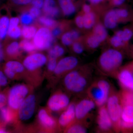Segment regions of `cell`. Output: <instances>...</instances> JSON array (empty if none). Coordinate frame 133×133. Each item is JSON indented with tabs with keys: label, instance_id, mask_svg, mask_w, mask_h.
Returning <instances> with one entry per match:
<instances>
[{
	"label": "cell",
	"instance_id": "cell-1",
	"mask_svg": "<svg viewBox=\"0 0 133 133\" xmlns=\"http://www.w3.org/2000/svg\"><path fill=\"white\" fill-rule=\"evenodd\" d=\"M93 73L90 66H78L61 79L64 90L70 95L81 96L85 94L93 81Z\"/></svg>",
	"mask_w": 133,
	"mask_h": 133
},
{
	"label": "cell",
	"instance_id": "cell-2",
	"mask_svg": "<svg viewBox=\"0 0 133 133\" xmlns=\"http://www.w3.org/2000/svg\"><path fill=\"white\" fill-rule=\"evenodd\" d=\"M48 58L41 52H34L26 56L23 61L25 69L24 80L34 88L40 85L44 78L42 69L48 62Z\"/></svg>",
	"mask_w": 133,
	"mask_h": 133
},
{
	"label": "cell",
	"instance_id": "cell-3",
	"mask_svg": "<svg viewBox=\"0 0 133 133\" xmlns=\"http://www.w3.org/2000/svg\"><path fill=\"white\" fill-rule=\"evenodd\" d=\"M123 59V55L118 50L109 49L100 56L98 65L101 72L104 75L115 78Z\"/></svg>",
	"mask_w": 133,
	"mask_h": 133
},
{
	"label": "cell",
	"instance_id": "cell-4",
	"mask_svg": "<svg viewBox=\"0 0 133 133\" xmlns=\"http://www.w3.org/2000/svg\"><path fill=\"white\" fill-rule=\"evenodd\" d=\"M112 87L111 85L107 79L98 78L93 81L85 94L98 108L106 104Z\"/></svg>",
	"mask_w": 133,
	"mask_h": 133
},
{
	"label": "cell",
	"instance_id": "cell-5",
	"mask_svg": "<svg viewBox=\"0 0 133 133\" xmlns=\"http://www.w3.org/2000/svg\"><path fill=\"white\" fill-rule=\"evenodd\" d=\"M106 106L111 119L115 132H120L122 107L120 101L119 92L116 91L112 86Z\"/></svg>",
	"mask_w": 133,
	"mask_h": 133
},
{
	"label": "cell",
	"instance_id": "cell-6",
	"mask_svg": "<svg viewBox=\"0 0 133 133\" xmlns=\"http://www.w3.org/2000/svg\"><path fill=\"white\" fill-rule=\"evenodd\" d=\"M34 89V87L27 83L17 84L8 89V106L18 112L22 103L29 94L33 92Z\"/></svg>",
	"mask_w": 133,
	"mask_h": 133
},
{
	"label": "cell",
	"instance_id": "cell-7",
	"mask_svg": "<svg viewBox=\"0 0 133 133\" xmlns=\"http://www.w3.org/2000/svg\"><path fill=\"white\" fill-rule=\"evenodd\" d=\"M38 132L54 133L60 132L57 119L54 117L47 108H41L37 116V124L35 127Z\"/></svg>",
	"mask_w": 133,
	"mask_h": 133
},
{
	"label": "cell",
	"instance_id": "cell-8",
	"mask_svg": "<svg viewBox=\"0 0 133 133\" xmlns=\"http://www.w3.org/2000/svg\"><path fill=\"white\" fill-rule=\"evenodd\" d=\"M79 60L76 57L69 56L61 58L58 62L56 67L51 78L52 83L61 81L66 74L78 66Z\"/></svg>",
	"mask_w": 133,
	"mask_h": 133
},
{
	"label": "cell",
	"instance_id": "cell-9",
	"mask_svg": "<svg viewBox=\"0 0 133 133\" xmlns=\"http://www.w3.org/2000/svg\"><path fill=\"white\" fill-rule=\"evenodd\" d=\"M77 101H76L75 112L76 120L90 124L88 120L92 115V113L97 107L95 102L86 94Z\"/></svg>",
	"mask_w": 133,
	"mask_h": 133
},
{
	"label": "cell",
	"instance_id": "cell-10",
	"mask_svg": "<svg viewBox=\"0 0 133 133\" xmlns=\"http://www.w3.org/2000/svg\"><path fill=\"white\" fill-rule=\"evenodd\" d=\"M70 95L64 90L58 89L51 95L47 102V108L50 112L62 113L70 103Z\"/></svg>",
	"mask_w": 133,
	"mask_h": 133
},
{
	"label": "cell",
	"instance_id": "cell-11",
	"mask_svg": "<svg viewBox=\"0 0 133 133\" xmlns=\"http://www.w3.org/2000/svg\"><path fill=\"white\" fill-rule=\"evenodd\" d=\"M98 108L96 118V130L97 132H115L111 119L108 111L106 104Z\"/></svg>",
	"mask_w": 133,
	"mask_h": 133
},
{
	"label": "cell",
	"instance_id": "cell-12",
	"mask_svg": "<svg viewBox=\"0 0 133 133\" xmlns=\"http://www.w3.org/2000/svg\"><path fill=\"white\" fill-rule=\"evenodd\" d=\"M54 38L49 29L43 27L37 31L33 37V43L37 50L49 49L52 47Z\"/></svg>",
	"mask_w": 133,
	"mask_h": 133
},
{
	"label": "cell",
	"instance_id": "cell-13",
	"mask_svg": "<svg viewBox=\"0 0 133 133\" xmlns=\"http://www.w3.org/2000/svg\"><path fill=\"white\" fill-rule=\"evenodd\" d=\"M36 99L33 92L29 94L22 103L18 110L19 124L21 121H26L31 118L35 111Z\"/></svg>",
	"mask_w": 133,
	"mask_h": 133
},
{
	"label": "cell",
	"instance_id": "cell-14",
	"mask_svg": "<svg viewBox=\"0 0 133 133\" xmlns=\"http://www.w3.org/2000/svg\"><path fill=\"white\" fill-rule=\"evenodd\" d=\"M75 105L76 101L71 102L66 109L61 113L57 119L60 132H63L66 128L76 121Z\"/></svg>",
	"mask_w": 133,
	"mask_h": 133
},
{
	"label": "cell",
	"instance_id": "cell-15",
	"mask_svg": "<svg viewBox=\"0 0 133 133\" xmlns=\"http://www.w3.org/2000/svg\"><path fill=\"white\" fill-rule=\"evenodd\" d=\"M115 78L122 89L133 92V76L127 67L119 69Z\"/></svg>",
	"mask_w": 133,
	"mask_h": 133
},
{
	"label": "cell",
	"instance_id": "cell-16",
	"mask_svg": "<svg viewBox=\"0 0 133 133\" xmlns=\"http://www.w3.org/2000/svg\"><path fill=\"white\" fill-rule=\"evenodd\" d=\"M0 118L2 123L6 125L13 124L15 127L19 126L18 112L11 109L8 106H5L0 109Z\"/></svg>",
	"mask_w": 133,
	"mask_h": 133
},
{
	"label": "cell",
	"instance_id": "cell-17",
	"mask_svg": "<svg viewBox=\"0 0 133 133\" xmlns=\"http://www.w3.org/2000/svg\"><path fill=\"white\" fill-rule=\"evenodd\" d=\"M4 66L8 68L16 74L20 79H24L26 72L23 63L16 60H9L5 63Z\"/></svg>",
	"mask_w": 133,
	"mask_h": 133
},
{
	"label": "cell",
	"instance_id": "cell-18",
	"mask_svg": "<svg viewBox=\"0 0 133 133\" xmlns=\"http://www.w3.org/2000/svg\"><path fill=\"white\" fill-rule=\"evenodd\" d=\"M119 19L116 9L111 10L105 15L104 26L107 29H112L115 28L118 25Z\"/></svg>",
	"mask_w": 133,
	"mask_h": 133
},
{
	"label": "cell",
	"instance_id": "cell-19",
	"mask_svg": "<svg viewBox=\"0 0 133 133\" xmlns=\"http://www.w3.org/2000/svg\"><path fill=\"white\" fill-rule=\"evenodd\" d=\"M90 124L76 120L66 128L63 132L65 133H86L88 131Z\"/></svg>",
	"mask_w": 133,
	"mask_h": 133
},
{
	"label": "cell",
	"instance_id": "cell-20",
	"mask_svg": "<svg viewBox=\"0 0 133 133\" xmlns=\"http://www.w3.org/2000/svg\"><path fill=\"white\" fill-rule=\"evenodd\" d=\"M21 50L19 43L14 41L7 45L4 54L6 55L8 58L15 59L21 57Z\"/></svg>",
	"mask_w": 133,
	"mask_h": 133
},
{
	"label": "cell",
	"instance_id": "cell-21",
	"mask_svg": "<svg viewBox=\"0 0 133 133\" xmlns=\"http://www.w3.org/2000/svg\"><path fill=\"white\" fill-rule=\"evenodd\" d=\"M43 12L48 16L55 17L59 14V8L56 6L55 0H44Z\"/></svg>",
	"mask_w": 133,
	"mask_h": 133
},
{
	"label": "cell",
	"instance_id": "cell-22",
	"mask_svg": "<svg viewBox=\"0 0 133 133\" xmlns=\"http://www.w3.org/2000/svg\"><path fill=\"white\" fill-rule=\"evenodd\" d=\"M60 8L65 16H69L76 12V5L73 0H58Z\"/></svg>",
	"mask_w": 133,
	"mask_h": 133
},
{
	"label": "cell",
	"instance_id": "cell-23",
	"mask_svg": "<svg viewBox=\"0 0 133 133\" xmlns=\"http://www.w3.org/2000/svg\"><path fill=\"white\" fill-rule=\"evenodd\" d=\"M79 37V32L77 30H73L64 33L61 37V41L64 45L69 46L72 45L74 41L78 39Z\"/></svg>",
	"mask_w": 133,
	"mask_h": 133
},
{
	"label": "cell",
	"instance_id": "cell-24",
	"mask_svg": "<svg viewBox=\"0 0 133 133\" xmlns=\"http://www.w3.org/2000/svg\"><path fill=\"white\" fill-rule=\"evenodd\" d=\"M119 97L122 107L133 106V92L121 89L119 91Z\"/></svg>",
	"mask_w": 133,
	"mask_h": 133
},
{
	"label": "cell",
	"instance_id": "cell-25",
	"mask_svg": "<svg viewBox=\"0 0 133 133\" xmlns=\"http://www.w3.org/2000/svg\"><path fill=\"white\" fill-rule=\"evenodd\" d=\"M10 19L7 16L0 17V41L3 40L7 36Z\"/></svg>",
	"mask_w": 133,
	"mask_h": 133
},
{
	"label": "cell",
	"instance_id": "cell-26",
	"mask_svg": "<svg viewBox=\"0 0 133 133\" xmlns=\"http://www.w3.org/2000/svg\"><path fill=\"white\" fill-rule=\"evenodd\" d=\"M65 51L61 45H55L50 48L48 52V58L58 59L64 55Z\"/></svg>",
	"mask_w": 133,
	"mask_h": 133
},
{
	"label": "cell",
	"instance_id": "cell-27",
	"mask_svg": "<svg viewBox=\"0 0 133 133\" xmlns=\"http://www.w3.org/2000/svg\"><path fill=\"white\" fill-rule=\"evenodd\" d=\"M121 120L133 123V106L126 105L122 107Z\"/></svg>",
	"mask_w": 133,
	"mask_h": 133
},
{
	"label": "cell",
	"instance_id": "cell-28",
	"mask_svg": "<svg viewBox=\"0 0 133 133\" xmlns=\"http://www.w3.org/2000/svg\"><path fill=\"white\" fill-rule=\"evenodd\" d=\"M93 35L97 37L102 42L107 37L108 32L107 28L103 24H98L94 27Z\"/></svg>",
	"mask_w": 133,
	"mask_h": 133
},
{
	"label": "cell",
	"instance_id": "cell-29",
	"mask_svg": "<svg viewBox=\"0 0 133 133\" xmlns=\"http://www.w3.org/2000/svg\"><path fill=\"white\" fill-rule=\"evenodd\" d=\"M58 59L54 58H48L46 70L44 72V77L48 79L51 78L56 67Z\"/></svg>",
	"mask_w": 133,
	"mask_h": 133
},
{
	"label": "cell",
	"instance_id": "cell-30",
	"mask_svg": "<svg viewBox=\"0 0 133 133\" xmlns=\"http://www.w3.org/2000/svg\"><path fill=\"white\" fill-rule=\"evenodd\" d=\"M37 29L35 26L30 25H24L22 29V36L25 39L30 40L33 38Z\"/></svg>",
	"mask_w": 133,
	"mask_h": 133
},
{
	"label": "cell",
	"instance_id": "cell-31",
	"mask_svg": "<svg viewBox=\"0 0 133 133\" xmlns=\"http://www.w3.org/2000/svg\"><path fill=\"white\" fill-rule=\"evenodd\" d=\"M83 19L84 28L89 29L94 26L95 22V14L92 12L84 14L83 16Z\"/></svg>",
	"mask_w": 133,
	"mask_h": 133
},
{
	"label": "cell",
	"instance_id": "cell-32",
	"mask_svg": "<svg viewBox=\"0 0 133 133\" xmlns=\"http://www.w3.org/2000/svg\"><path fill=\"white\" fill-rule=\"evenodd\" d=\"M22 35V30L19 25L10 24L7 36L13 39H18Z\"/></svg>",
	"mask_w": 133,
	"mask_h": 133
},
{
	"label": "cell",
	"instance_id": "cell-33",
	"mask_svg": "<svg viewBox=\"0 0 133 133\" xmlns=\"http://www.w3.org/2000/svg\"><path fill=\"white\" fill-rule=\"evenodd\" d=\"M21 49L25 52L32 53L35 52L36 50L33 42L29 40H23L19 43Z\"/></svg>",
	"mask_w": 133,
	"mask_h": 133
},
{
	"label": "cell",
	"instance_id": "cell-34",
	"mask_svg": "<svg viewBox=\"0 0 133 133\" xmlns=\"http://www.w3.org/2000/svg\"><path fill=\"white\" fill-rule=\"evenodd\" d=\"M38 22L46 28H52L57 24V22L52 17L49 16H41L38 18Z\"/></svg>",
	"mask_w": 133,
	"mask_h": 133
},
{
	"label": "cell",
	"instance_id": "cell-35",
	"mask_svg": "<svg viewBox=\"0 0 133 133\" xmlns=\"http://www.w3.org/2000/svg\"><path fill=\"white\" fill-rule=\"evenodd\" d=\"M87 43L89 48L94 49L97 48L102 42L97 37L92 35L88 37Z\"/></svg>",
	"mask_w": 133,
	"mask_h": 133
},
{
	"label": "cell",
	"instance_id": "cell-36",
	"mask_svg": "<svg viewBox=\"0 0 133 133\" xmlns=\"http://www.w3.org/2000/svg\"><path fill=\"white\" fill-rule=\"evenodd\" d=\"M116 33L120 36L124 42L129 41L132 38L133 35L132 31L128 29H125L124 30H119Z\"/></svg>",
	"mask_w": 133,
	"mask_h": 133
},
{
	"label": "cell",
	"instance_id": "cell-37",
	"mask_svg": "<svg viewBox=\"0 0 133 133\" xmlns=\"http://www.w3.org/2000/svg\"><path fill=\"white\" fill-rule=\"evenodd\" d=\"M110 42L112 46L115 48L121 47L124 43L120 36L117 33L111 38Z\"/></svg>",
	"mask_w": 133,
	"mask_h": 133
},
{
	"label": "cell",
	"instance_id": "cell-38",
	"mask_svg": "<svg viewBox=\"0 0 133 133\" xmlns=\"http://www.w3.org/2000/svg\"><path fill=\"white\" fill-rule=\"evenodd\" d=\"M33 17L28 12L23 13L20 17V21L22 24L24 25H30L33 23Z\"/></svg>",
	"mask_w": 133,
	"mask_h": 133
},
{
	"label": "cell",
	"instance_id": "cell-39",
	"mask_svg": "<svg viewBox=\"0 0 133 133\" xmlns=\"http://www.w3.org/2000/svg\"><path fill=\"white\" fill-rule=\"evenodd\" d=\"M120 132L124 133H133V123H129L121 120Z\"/></svg>",
	"mask_w": 133,
	"mask_h": 133
},
{
	"label": "cell",
	"instance_id": "cell-40",
	"mask_svg": "<svg viewBox=\"0 0 133 133\" xmlns=\"http://www.w3.org/2000/svg\"><path fill=\"white\" fill-rule=\"evenodd\" d=\"M8 89L0 91V109L6 106L8 104Z\"/></svg>",
	"mask_w": 133,
	"mask_h": 133
},
{
	"label": "cell",
	"instance_id": "cell-41",
	"mask_svg": "<svg viewBox=\"0 0 133 133\" xmlns=\"http://www.w3.org/2000/svg\"><path fill=\"white\" fill-rule=\"evenodd\" d=\"M72 47L73 52L77 55H81L84 52V47L80 43L75 42L72 44Z\"/></svg>",
	"mask_w": 133,
	"mask_h": 133
},
{
	"label": "cell",
	"instance_id": "cell-42",
	"mask_svg": "<svg viewBox=\"0 0 133 133\" xmlns=\"http://www.w3.org/2000/svg\"><path fill=\"white\" fill-rule=\"evenodd\" d=\"M8 83L7 77L2 71L0 70V91L6 86Z\"/></svg>",
	"mask_w": 133,
	"mask_h": 133
},
{
	"label": "cell",
	"instance_id": "cell-43",
	"mask_svg": "<svg viewBox=\"0 0 133 133\" xmlns=\"http://www.w3.org/2000/svg\"><path fill=\"white\" fill-rule=\"evenodd\" d=\"M31 16L34 19L38 18L41 15V9L35 7L33 6L30 9L29 12Z\"/></svg>",
	"mask_w": 133,
	"mask_h": 133
},
{
	"label": "cell",
	"instance_id": "cell-44",
	"mask_svg": "<svg viewBox=\"0 0 133 133\" xmlns=\"http://www.w3.org/2000/svg\"><path fill=\"white\" fill-rule=\"evenodd\" d=\"M63 31V29L62 27L57 26V24L52 28L51 32L52 36L54 38L59 36L61 35Z\"/></svg>",
	"mask_w": 133,
	"mask_h": 133
},
{
	"label": "cell",
	"instance_id": "cell-45",
	"mask_svg": "<svg viewBox=\"0 0 133 133\" xmlns=\"http://www.w3.org/2000/svg\"><path fill=\"white\" fill-rule=\"evenodd\" d=\"M116 10L120 19L121 18H126L128 16V12L127 10L124 9H118Z\"/></svg>",
	"mask_w": 133,
	"mask_h": 133
},
{
	"label": "cell",
	"instance_id": "cell-46",
	"mask_svg": "<svg viewBox=\"0 0 133 133\" xmlns=\"http://www.w3.org/2000/svg\"><path fill=\"white\" fill-rule=\"evenodd\" d=\"M75 22L77 26L79 28H84L83 16L78 15L76 16L75 18Z\"/></svg>",
	"mask_w": 133,
	"mask_h": 133
},
{
	"label": "cell",
	"instance_id": "cell-47",
	"mask_svg": "<svg viewBox=\"0 0 133 133\" xmlns=\"http://www.w3.org/2000/svg\"><path fill=\"white\" fill-rule=\"evenodd\" d=\"M14 4L17 5H25L30 3L33 0H11Z\"/></svg>",
	"mask_w": 133,
	"mask_h": 133
},
{
	"label": "cell",
	"instance_id": "cell-48",
	"mask_svg": "<svg viewBox=\"0 0 133 133\" xmlns=\"http://www.w3.org/2000/svg\"><path fill=\"white\" fill-rule=\"evenodd\" d=\"M31 3L33 6L41 9L43 6L44 0H33Z\"/></svg>",
	"mask_w": 133,
	"mask_h": 133
},
{
	"label": "cell",
	"instance_id": "cell-49",
	"mask_svg": "<svg viewBox=\"0 0 133 133\" xmlns=\"http://www.w3.org/2000/svg\"><path fill=\"white\" fill-rule=\"evenodd\" d=\"M111 4L115 6H121L125 2L126 0H109Z\"/></svg>",
	"mask_w": 133,
	"mask_h": 133
},
{
	"label": "cell",
	"instance_id": "cell-50",
	"mask_svg": "<svg viewBox=\"0 0 133 133\" xmlns=\"http://www.w3.org/2000/svg\"><path fill=\"white\" fill-rule=\"evenodd\" d=\"M91 7L90 5L88 4H84L83 5V10L84 14H88L91 11Z\"/></svg>",
	"mask_w": 133,
	"mask_h": 133
},
{
	"label": "cell",
	"instance_id": "cell-51",
	"mask_svg": "<svg viewBox=\"0 0 133 133\" xmlns=\"http://www.w3.org/2000/svg\"><path fill=\"white\" fill-rule=\"evenodd\" d=\"M5 58L4 50L3 48L2 43L0 41V63L2 62Z\"/></svg>",
	"mask_w": 133,
	"mask_h": 133
},
{
	"label": "cell",
	"instance_id": "cell-52",
	"mask_svg": "<svg viewBox=\"0 0 133 133\" xmlns=\"http://www.w3.org/2000/svg\"><path fill=\"white\" fill-rule=\"evenodd\" d=\"M89 2L93 5H98L105 1V0H88Z\"/></svg>",
	"mask_w": 133,
	"mask_h": 133
},
{
	"label": "cell",
	"instance_id": "cell-53",
	"mask_svg": "<svg viewBox=\"0 0 133 133\" xmlns=\"http://www.w3.org/2000/svg\"><path fill=\"white\" fill-rule=\"evenodd\" d=\"M127 67L129 70L131 72V74L133 76V64L130 65L128 66H127Z\"/></svg>",
	"mask_w": 133,
	"mask_h": 133
},
{
	"label": "cell",
	"instance_id": "cell-54",
	"mask_svg": "<svg viewBox=\"0 0 133 133\" xmlns=\"http://www.w3.org/2000/svg\"><path fill=\"white\" fill-rule=\"evenodd\" d=\"M1 123V122H0V123Z\"/></svg>",
	"mask_w": 133,
	"mask_h": 133
}]
</instances>
